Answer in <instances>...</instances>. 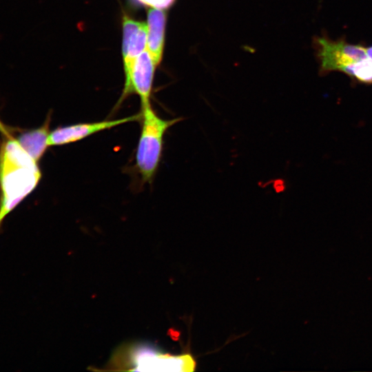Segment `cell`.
<instances>
[{
  "label": "cell",
  "mask_w": 372,
  "mask_h": 372,
  "mask_svg": "<svg viewBox=\"0 0 372 372\" xmlns=\"http://www.w3.org/2000/svg\"><path fill=\"white\" fill-rule=\"evenodd\" d=\"M41 177L37 162L9 137L0 150V231L6 216L36 188Z\"/></svg>",
  "instance_id": "cell-1"
},
{
  "label": "cell",
  "mask_w": 372,
  "mask_h": 372,
  "mask_svg": "<svg viewBox=\"0 0 372 372\" xmlns=\"http://www.w3.org/2000/svg\"><path fill=\"white\" fill-rule=\"evenodd\" d=\"M141 130L136 152V169L143 183H151L162 156L163 138L167 130L182 118L164 119L150 103L141 105Z\"/></svg>",
  "instance_id": "cell-2"
},
{
  "label": "cell",
  "mask_w": 372,
  "mask_h": 372,
  "mask_svg": "<svg viewBox=\"0 0 372 372\" xmlns=\"http://www.w3.org/2000/svg\"><path fill=\"white\" fill-rule=\"evenodd\" d=\"M196 366L189 354L173 355L161 353L152 345L127 344L113 355L110 366L116 370L145 371H192Z\"/></svg>",
  "instance_id": "cell-3"
},
{
  "label": "cell",
  "mask_w": 372,
  "mask_h": 372,
  "mask_svg": "<svg viewBox=\"0 0 372 372\" xmlns=\"http://www.w3.org/2000/svg\"><path fill=\"white\" fill-rule=\"evenodd\" d=\"M316 44L322 74L338 71L355 80L368 57L364 46L344 40L333 41L322 37L316 39Z\"/></svg>",
  "instance_id": "cell-4"
},
{
  "label": "cell",
  "mask_w": 372,
  "mask_h": 372,
  "mask_svg": "<svg viewBox=\"0 0 372 372\" xmlns=\"http://www.w3.org/2000/svg\"><path fill=\"white\" fill-rule=\"evenodd\" d=\"M138 120H141V113L116 120L80 123L59 127L50 132L48 146H60L74 143L95 133Z\"/></svg>",
  "instance_id": "cell-5"
},
{
  "label": "cell",
  "mask_w": 372,
  "mask_h": 372,
  "mask_svg": "<svg viewBox=\"0 0 372 372\" xmlns=\"http://www.w3.org/2000/svg\"><path fill=\"white\" fill-rule=\"evenodd\" d=\"M156 65L149 51L146 49L135 59L129 79L125 82L124 89L115 108H118L125 99L132 94H136L141 105L150 103L153 76Z\"/></svg>",
  "instance_id": "cell-6"
},
{
  "label": "cell",
  "mask_w": 372,
  "mask_h": 372,
  "mask_svg": "<svg viewBox=\"0 0 372 372\" xmlns=\"http://www.w3.org/2000/svg\"><path fill=\"white\" fill-rule=\"evenodd\" d=\"M147 33L148 28L145 23L123 16L122 52L125 81L130 76L135 59L147 49Z\"/></svg>",
  "instance_id": "cell-7"
},
{
  "label": "cell",
  "mask_w": 372,
  "mask_h": 372,
  "mask_svg": "<svg viewBox=\"0 0 372 372\" xmlns=\"http://www.w3.org/2000/svg\"><path fill=\"white\" fill-rule=\"evenodd\" d=\"M165 21L166 14L163 9L152 7L148 10L147 50L156 66L162 59Z\"/></svg>",
  "instance_id": "cell-8"
},
{
  "label": "cell",
  "mask_w": 372,
  "mask_h": 372,
  "mask_svg": "<svg viewBox=\"0 0 372 372\" xmlns=\"http://www.w3.org/2000/svg\"><path fill=\"white\" fill-rule=\"evenodd\" d=\"M50 114L39 127L25 131L16 139L21 147L36 161L43 156L48 146Z\"/></svg>",
  "instance_id": "cell-9"
},
{
  "label": "cell",
  "mask_w": 372,
  "mask_h": 372,
  "mask_svg": "<svg viewBox=\"0 0 372 372\" xmlns=\"http://www.w3.org/2000/svg\"><path fill=\"white\" fill-rule=\"evenodd\" d=\"M142 3L157 8H167L174 0H139Z\"/></svg>",
  "instance_id": "cell-10"
},
{
  "label": "cell",
  "mask_w": 372,
  "mask_h": 372,
  "mask_svg": "<svg viewBox=\"0 0 372 372\" xmlns=\"http://www.w3.org/2000/svg\"><path fill=\"white\" fill-rule=\"evenodd\" d=\"M0 132L6 135L8 138L11 137L10 136L9 130L3 125V123L0 121Z\"/></svg>",
  "instance_id": "cell-11"
},
{
  "label": "cell",
  "mask_w": 372,
  "mask_h": 372,
  "mask_svg": "<svg viewBox=\"0 0 372 372\" xmlns=\"http://www.w3.org/2000/svg\"><path fill=\"white\" fill-rule=\"evenodd\" d=\"M367 56L372 60V46L365 48Z\"/></svg>",
  "instance_id": "cell-12"
}]
</instances>
